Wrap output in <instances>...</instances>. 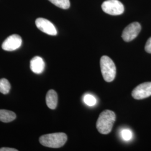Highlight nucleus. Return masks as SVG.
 Masks as SVG:
<instances>
[{
    "mask_svg": "<svg viewBox=\"0 0 151 151\" xmlns=\"http://www.w3.org/2000/svg\"><path fill=\"white\" fill-rule=\"evenodd\" d=\"M116 120V115L113 111L105 110L100 114L97 122L96 128L100 133L109 134L112 130L114 123Z\"/></svg>",
    "mask_w": 151,
    "mask_h": 151,
    "instance_id": "nucleus-1",
    "label": "nucleus"
},
{
    "mask_svg": "<svg viewBox=\"0 0 151 151\" xmlns=\"http://www.w3.org/2000/svg\"><path fill=\"white\" fill-rule=\"evenodd\" d=\"M67 140V136L64 133H55L42 135L39 138V142L43 146L58 148L65 145Z\"/></svg>",
    "mask_w": 151,
    "mask_h": 151,
    "instance_id": "nucleus-2",
    "label": "nucleus"
},
{
    "mask_svg": "<svg viewBox=\"0 0 151 151\" xmlns=\"http://www.w3.org/2000/svg\"><path fill=\"white\" fill-rule=\"evenodd\" d=\"M100 68L105 81L110 82L113 81L116 76V69L113 60L106 55L100 59Z\"/></svg>",
    "mask_w": 151,
    "mask_h": 151,
    "instance_id": "nucleus-3",
    "label": "nucleus"
},
{
    "mask_svg": "<svg viewBox=\"0 0 151 151\" xmlns=\"http://www.w3.org/2000/svg\"><path fill=\"white\" fill-rule=\"evenodd\" d=\"M101 7L104 12L111 15H119L124 11V6L118 0H106Z\"/></svg>",
    "mask_w": 151,
    "mask_h": 151,
    "instance_id": "nucleus-4",
    "label": "nucleus"
},
{
    "mask_svg": "<svg viewBox=\"0 0 151 151\" xmlns=\"http://www.w3.org/2000/svg\"><path fill=\"white\" fill-rule=\"evenodd\" d=\"M140 30V24L138 22H134L124 29L122 37L125 42H129L134 39L138 35Z\"/></svg>",
    "mask_w": 151,
    "mask_h": 151,
    "instance_id": "nucleus-5",
    "label": "nucleus"
},
{
    "mask_svg": "<svg viewBox=\"0 0 151 151\" xmlns=\"http://www.w3.org/2000/svg\"><path fill=\"white\" fill-rule=\"evenodd\" d=\"M132 95L136 100H142L151 96V82L141 83L135 87Z\"/></svg>",
    "mask_w": 151,
    "mask_h": 151,
    "instance_id": "nucleus-6",
    "label": "nucleus"
},
{
    "mask_svg": "<svg viewBox=\"0 0 151 151\" xmlns=\"http://www.w3.org/2000/svg\"><path fill=\"white\" fill-rule=\"evenodd\" d=\"M22 44L21 37L14 34L6 39L2 44V48L6 51H14L19 48Z\"/></svg>",
    "mask_w": 151,
    "mask_h": 151,
    "instance_id": "nucleus-7",
    "label": "nucleus"
},
{
    "mask_svg": "<svg viewBox=\"0 0 151 151\" xmlns=\"http://www.w3.org/2000/svg\"><path fill=\"white\" fill-rule=\"evenodd\" d=\"M35 24L37 27L42 32L53 36L57 34V29L54 25L47 19L42 17L38 18L35 21Z\"/></svg>",
    "mask_w": 151,
    "mask_h": 151,
    "instance_id": "nucleus-8",
    "label": "nucleus"
},
{
    "mask_svg": "<svg viewBox=\"0 0 151 151\" xmlns=\"http://www.w3.org/2000/svg\"><path fill=\"white\" fill-rule=\"evenodd\" d=\"M45 68V63L43 60L39 57L36 56L30 60V69L36 74L42 73Z\"/></svg>",
    "mask_w": 151,
    "mask_h": 151,
    "instance_id": "nucleus-9",
    "label": "nucleus"
},
{
    "mask_svg": "<svg viewBox=\"0 0 151 151\" xmlns=\"http://www.w3.org/2000/svg\"><path fill=\"white\" fill-rule=\"evenodd\" d=\"M46 103L49 109H55L58 104V95L53 90H49L46 95Z\"/></svg>",
    "mask_w": 151,
    "mask_h": 151,
    "instance_id": "nucleus-10",
    "label": "nucleus"
},
{
    "mask_svg": "<svg viewBox=\"0 0 151 151\" xmlns=\"http://www.w3.org/2000/svg\"><path fill=\"white\" fill-rule=\"evenodd\" d=\"M15 113L4 109H0V121L4 123H9L16 119Z\"/></svg>",
    "mask_w": 151,
    "mask_h": 151,
    "instance_id": "nucleus-11",
    "label": "nucleus"
},
{
    "mask_svg": "<svg viewBox=\"0 0 151 151\" xmlns=\"http://www.w3.org/2000/svg\"><path fill=\"white\" fill-rule=\"evenodd\" d=\"M11 88V85L7 79L2 78L0 80V92L3 94H7Z\"/></svg>",
    "mask_w": 151,
    "mask_h": 151,
    "instance_id": "nucleus-12",
    "label": "nucleus"
},
{
    "mask_svg": "<svg viewBox=\"0 0 151 151\" xmlns=\"http://www.w3.org/2000/svg\"><path fill=\"white\" fill-rule=\"evenodd\" d=\"M54 5L63 9H68L70 7V0H49Z\"/></svg>",
    "mask_w": 151,
    "mask_h": 151,
    "instance_id": "nucleus-13",
    "label": "nucleus"
},
{
    "mask_svg": "<svg viewBox=\"0 0 151 151\" xmlns=\"http://www.w3.org/2000/svg\"><path fill=\"white\" fill-rule=\"evenodd\" d=\"M83 100L85 104L90 106H94L96 103V98L93 95H90V94H87L86 95H85Z\"/></svg>",
    "mask_w": 151,
    "mask_h": 151,
    "instance_id": "nucleus-14",
    "label": "nucleus"
},
{
    "mask_svg": "<svg viewBox=\"0 0 151 151\" xmlns=\"http://www.w3.org/2000/svg\"><path fill=\"white\" fill-rule=\"evenodd\" d=\"M121 134L123 139L126 141L130 140L132 138V133L131 130L129 129L123 130L121 133Z\"/></svg>",
    "mask_w": 151,
    "mask_h": 151,
    "instance_id": "nucleus-15",
    "label": "nucleus"
},
{
    "mask_svg": "<svg viewBox=\"0 0 151 151\" xmlns=\"http://www.w3.org/2000/svg\"><path fill=\"white\" fill-rule=\"evenodd\" d=\"M145 50L147 53L151 54V37L149 38L145 45Z\"/></svg>",
    "mask_w": 151,
    "mask_h": 151,
    "instance_id": "nucleus-16",
    "label": "nucleus"
},
{
    "mask_svg": "<svg viewBox=\"0 0 151 151\" xmlns=\"http://www.w3.org/2000/svg\"><path fill=\"white\" fill-rule=\"evenodd\" d=\"M18 150L15 149V148H9V147H4V148H0V151H17Z\"/></svg>",
    "mask_w": 151,
    "mask_h": 151,
    "instance_id": "nucleus-17",
    "label": "nucleus"
}]
</instances>
